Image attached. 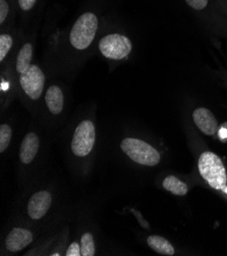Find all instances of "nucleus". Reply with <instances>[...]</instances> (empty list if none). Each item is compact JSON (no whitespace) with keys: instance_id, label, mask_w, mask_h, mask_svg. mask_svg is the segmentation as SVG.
I'll return each mask as SVG.
<instances>
[{"instance_id":"obj_10","label":"nucleus","mask_w":227,"mask_h":256,"mask_svg":"<svg viewBox=\"0 0 227 256\" xmlns=\"http://www.w3.org/2000/svg\"><path fill=\"white\" fill-rule=\"evenodd\" d=\"M38 150H39V138L34 133H28L26 136H24L20 144V148H19L20 162L24 164H31L35 158V156H37Z\"/></svg>"},{"instance_id":"obj_4","label":"nucleus","mask_w":227,"mask_h":256,"mask_svg":"<svg viewBox=\"0 0 227 256\" xmlns=\"http://www.w3.org/2000/svg\"><path fill=\"white\" fill-rule=\"evenodd\" d=\"M131 40L120 34H110L99 42V50L105 58L119 60L127 58L132 51Z\"/></svg>"},{"instance_id":"obj_23","label":"nucleus","mask_w":227,"mask_h":256,"mask_svg":"<svg viewBox=\"0 0 227 256\" xmlns=\"http://www.w3.org/2000/svg\"><path fill=\"white\" fill-rule=\"evenodd\" d=\"M223 2H224V8H225V10H227V0H224Z\"/></svg>"},{"instance_id":"obj_20","label":"nucleus","mask_w":227,"mask_h":256,"mask_svg":"<svg viewBox=\"0 0 227 256\" xmlns=\"http://www.w3.org/2000/svg\"><path fill=\"white\" fill-rule=\"evenodd\" d=\"M9 6L5 0H0V22H3L8 14Z\"/></svg>"},{"instance_id":"obj_12","label":"nucleus","mask_w":227,"mask_h":256,"mask_svg":"<svg viewBox=\"0 0 227 256\" xmlns=\"http://www.w3.org/2000/svg\"><path fill=\"white\" fill-rule=\"evenodd\" d=\"M147 243L151 249H153L155 252L161 255L172 256L175 253V249L173 248V246L161 236H150L147 240Z\"/></svg>"},{"instance_id":"obj_15","label":"nucleus","mask_w":227,"mask_h":256,"mask_svg":"<svg viewBox=\"0 0 227 256\" xmlns=\"http://www.w3.org/2000/svg\"><path fill=\"white\" fill-rule=\"evenodd\" d=\"M81 252L82 256H93L95 255V243L92 234L86 233L81 239Z\"/></svg>"},{"instance_id":"obj_14","label":"nucleus","mask_w":227,"mask_h":256,"mask_svg":"<svg viewBox=\"0 0 227 256\" xmlns=\"http://www.w3.org/2000/svg\"><path fill=\"white\" fill-rule=\"evenodd\" d=\"M32 54H33V47L31 43H26L21 49L19 50L17 60H16V70L19 74H22L26 72L31 66V60H32Z\"/></svg>"},{"instance_id":"obj_22","label":"nucleus","mask_w":227,"mask_h":256,"mask_svg":"<svg viewBox=\"0 0 227 256\" xmlns=\"http://www.w3.org/2000/svg\"><path fill=\"white\" fill-rule=\"evenodd\" d=\"M221 191H222L224 194H226V195H227V185H226V186H224V187L222 188V190H221Z\"/></svg>"},{"instance_id":"obj_1","label":"nucleus","mask_w":227,"mask_h":256,"mask_svg":"<svg viewBox=\"0 0 227 256\" xmlns=\"http://www.w3.org/2000/svg\"><path fill=\"white\" fill-rule=\"evenodd\" d=\"M198 168L202 178L215 190H222L227 185V174L221 158L214 152L205 151L198 160Z\"/></svg>"},{"instance_id":"obj_21","label":"nucleus","mask_w":227,"mask_h":256,"mask_svg":"<svg viewBox=\"0 0 227 256\" xmlns=\"http://www.w3.org/2000/svg\"><path fill=\"white\" fill-rule=\"evenodd\" d=\"M37 0H18V4L21 10H29L33 8Z\"/></svg>"},{"instance_id":"obj_18","label":"nucleus","mask_w":227,"mask_h":256,"mask_svg":"<svg viewBox=\"0 0 227 256\" xmlns=\"http://www.w3.org/2000/svg\"><path fill=\"white\" fill-rule=\"evenodd\" d=\"M185 2L195 10H204L209 6V0H185Z\"/></svg>"},{"instance_id":"obj_2","label":"nucleus","mask_w":227,"mask_h":256,"mask_svg":"<svg viewBox=\"0 0 227 256\" xmlns=\"http://www.w3.org/2000/svg\"><path fill=\"white\" fill-rule=\"evenodd\" d=\"M120 147L132 160L139 164L154 166L161 160L160 153L150 144L135 138H125Z\"/></svg>"},{"instance_id":"obj_3","label":"nucleus","mask_w":227,"mask_h":256,"mask_svg":"<svg viewBox=\"0 0 227 256\" xmlns=\"http://www.w3.org/2000/svg\"><path fill=\"white\" fill-rule=\"evenodd\" d=\"M98 29V18L92 12H86L82 14L69 34V40L71 45L79 50L88 48L93 42Z\"/></svg>"},{"instance_id":"obj_5","label":"nucleus","mask_w":227,"mask_h":256,"mask_svg":"<svg viewBox=\"0 0 227 256\" xmlns=\"http://www.w3.org/2000/svg\"><path fill=\"white\" fill-rule=\"evenodd\" d=\"M96 140L94 124L91 120L82 122L75 129L71 140V150L77 156H87L92 151Z\"/></svg>"},{"instance_id":"obj_7","label":"nucleus","mask_w":227,"mask_h":256,"mask_svg":"<svg viewBox=\"0 0 227 256\" xmlns=\"http://www.w3.org/2000/svg\"><path fill=\"white\" fill-rule=\"evenodd\" d=\"M193 120L198 129L207 136H213L218 132V122L208 108H199L195 110Z\"/></svg>"},{"instance_id":"obj_13","label":"nucleus","mask_w":227,"mask_h":256,"mask_svg":"<svg viewBox=\"0 0 227 256\" xmlns=\"http://www.w3.org/2000/svg\"><path fill=\"white\" fill-rule=\"evenodd\" d=\"M162 186L166 191L176 196H185L189 192L188 185L174 176H166L162 183Z\"/></svg>"},{"instance_id":"obj_6","label":"nucleus","mask_w":227,"mask_h":256,"mask_svg":"<svg viewBox=\"0 0 227 256\" xmlns=\"http://www.w3.org/2000/svg\"><path fill=\"white\" fill-rule=\"evenodd\" d=\"M20 86L26 94L33 100L39 99L43 92L45 76L41 68L31 66L26 72L20 74Z\"/></svg>"},{"instance_id":"obj_16","label":"nucleus","mask_w":227,"mask_h":256,"mask_svg":"<svg viewBox=\"0 0 227 256\" xmlns=\"http://www.w3.org/2000/svg\"><path fill=\"white\" fill-rule=\"evenodd\" d=\"M11 139V129L8 124L0 126V152L5 151Z\"/></svg>"},{"instance_id":"obj_9","label":"nucleus","mask_w":227,"mask_h":256,"mask_svg":"<svg viewBox=\"0 0 227 256\" xmlns=\"http://www.w3.org/2000/svg\"><path fill=\"white\" fill-rule=\"evenodd\" d=\"M33 241V234L26 228H14L5 240L6 249L10 252H17L29 246Z\"/></svg>"},{"instance_id":"obj_17","label":"nucleus","mask_w":227,"mask_h":256,"mask_svg":"<svg viewBox=\"0 0 227 256\" xmlns=\"http://www.w3.org/2000/svg\"><path fill=\"white\" fill-rule=\"evenodd\" d=\"M12 38L7 34L0 36V62H3L12 46Z\"/></svg>"},{"instance_id":"obj_19","label":"nucleus","mask_w":227,"mask_h":256,"mask_svg":"<svg viewBox=\"0 0 227 256\" xmlns=\"http://www.w3.org/2000/svg\"><path fill=\"white\" fill-rule=\"evenodd\" d=\"M66 256H81L82 252H81V245L78 244L77 242H73L70 244V246L68 247L67 251H66Z\"/></svg>"},{"instance_id":"obj_11","label":"nucleus","mask_w":227,"mask_h":256,"mask_svg":"<svg viewBox=\"0 0 227 256\" xmlns=\"http://www.w3.org/2000/svg\"><path fill=\"white\" fill-rule=\"evenodd\" d=\"M45 100L47 108L53 114H58L61 112L63 108V94L59 87H49L46 93Z\"/></svg>"},{"instance_id":"obj_8","label":"nucleus","mask_w":227,"mask_h":256,"mask_svg":"<svg viewBox=\"0 0 227 256\" xmlns=\"http://www.w3.org/2000/svg\"><path fill=\"white\" fill-rule=\"evenodd\" d=\"M52 198L49 192L40 191L35 193L29 200L28 214L33 220L42 218L50 208Z\"/></svg>"}]
</instances>
